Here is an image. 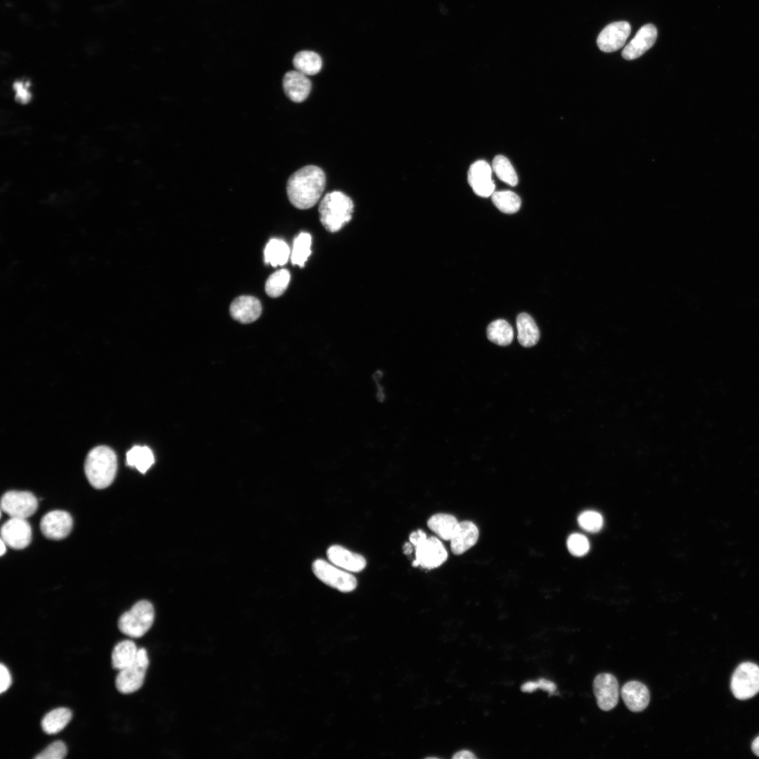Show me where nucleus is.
Returning <instances> with one entry per match:
<instances>
[{"label": "nucleus", "instance_id": "f257e3e1", "mask_svg": "<svg viewBox=\"0 0 759 759\" xmlns=\"http://www.w3.org/2000/svg\"><path fill=\"white\" fill-rule=\"evenodd\" d=\"M325 174L315 165L303 167L293 173L287 183V193L291 204L306 209L320 200L325 187Z\"/></svg>", "mask_w": 759, "mask_h": 759}, {"label": "nucleus", "instance_id": "f03ea898", "mask_svg": "<svg viewBox=\"0 0 759 759\" xmlns=\"http://www.w3.org/2000/svg\"><path fill=\"white\" fill-rule=\"evenodd\" d=\"M117 469L115 452L109 447L100 446L87 455L84 464L85 474L92 486L103 489L113 481Z\"/></svg>", "mask_w": 759, "mask_h": 759}, {"label": "nucleus", "instance_id": "7ed1b4c3", "mask_svg": "<svg viewBox=\"0 0 759 759\" xmlns=\"http://www.w3.org/2000/svg\"><path fill=\"white\" fill-rule=\"evenodd\" d=\"M320 221L330 232L339 231L351 219L353 203L351 199L340 191L327 193L320 202Z\"/></svg>", "mask_w": 759, "mask_h": 759}, {"label": "nucleus", "instance_id": "20e7f679", "mask_svg": "<svg viewBox=\"0 0 759 759\" xmlns=\"http://www.w3.org/2000/svg\"><path fill=\"white\" fill-rule=\"evenodd\" d=\"M155 618L153 604L147 600L136 602L130 610L119 617V630L131 637L138 638L144 635L151 628Z\"/></svg>", "mask_w": 759, "mask_h": 759}, {"label": "nucleus", "instance_id": "39448f33", "mask_svg": "<svg viewBox=\"0 0 759 759\" xmlns=\"http://www.w3.org/2000/svg\"><path fill=\"white\" fill-rule=\"evenodd\" d=\"M314 575L325 584L343 592H351L357 586L356 578L330 562L318 559L313 562Z\"/></svg>", "mask_w": 759, "mask_h": 759}, {"label": "nucleus", "instance_id": "423d86ee", "mask_svg": "<svg viewBox=\"0 0 759 759\" xmlns=\"http://www.w3.org/2000/svg\"><path fill=\"white\" fill-rule=\"evenodd\" d=\"M148 664L146 650L144 648L139 649L134 662L119 670L115 679L117 690L122 694H130L138 690L143 684Z\"/></svg>", "mask_w": 759, "mask_h": 759}, {"label": "nucleus", "instance_id": "0eeeda50", "mask_svg": "<svg viewBox=\"0 0 759 759\" xmlns=\"http://www.w3.org/2000/svg\"><path fill=\"white\" fill-rule=\"evenodd\" d=\"M731 689L740 700L754 696L759 692V666L751 662L741 663L732 675Z\"/></svg>", "mask_w": 759, "mask_h": 759}, {"label": "nucleus", "instance_id": "6e6552de", "mask_svg": "<svg viewBox=\"0 0 759 759\" xmlns=\"http://www.w3.org/2000/svg\"><path fill=\"white\" fill-rule=\"evenodd\" d=\"M37 507V499L28 491H11L1 497V510L11 517L26 519L34 514Z\"/></svg>", "mask_w": 759, "mask_h": 759}, {"label": "nucleus", "instance_id": "1a4fd4ad", "mask_svg": "<svg viewBox=\"0 0 759 759\" xmlns=\"http://www.w3.org/2000/svg\"><path fill=\"white\" fill-rule=\"evenodd\" d=\"M414 547L415 557L412 564L413 566L435 569L443 564L448 557L446 548L436 537L427 538Z\"/></svg>", "mask_w": 759, "mask_h": 759}, {"label": "nucleus", "instance_id": "9d476101", "mask_svg": "<svg viewBox=\"0 0 759 759\" xmlns=\"http://www.w3.org/2000/svg\"><path fill=\"white\" fill-rule=\"evenodd\" d=\"M1 539L13 549L26 547L32 540V529L25 519L11 517L1 528Z\"/></svg>", "mask_w": 759, "mask_h": 759}, {"label": "nucleus", "instance_id": "9b49d317", "mask_svg": "<svg viewBox=\"0 0 759 759\" xmlns=\"http://www.w3.org/2000/svg\"><path fill=\"white\" fill-rule=\"evenodd\" d=\"M593 690L598 706L602 711L614 708L618 700V684L614 675L599 674L594 680Z\"/></svg>", "mask_w": 759, "mask_h": 759}, {"label": "nucleus", "instance_id": "f8f14e48", "mask_svg": "<svg viewBox=\"0 0 759 759\" xmlns=\"http://www.w3.org/2000/svg\"><path fill=\"white\" fill-rule=\"evenodd\" d=\"M71 515L62 510H54L45 514L40 523L42 533L47 538L60 540L67 537L72 528Z\"/></svg>", "mask_w": 759, "mask_h": 759}, {"label": "nucleus", "instance_id": "ddd939ff", "mask_svg": "<svg viewBox=\"0 0 759 759\" xmlns=\"http://www.w3.org/2000/svg\"><path fill=\"white\" fill-rule=\"evenodd\" d=\"M630 31L631 27L628 22H612L599 33L597 39V46L604 52L616 51L624 45Z\"/></svg>", "mask_w": 759, "mask_h": 759}, {"label": "nucleus", "instance_id": "4468645a", "mask_svg": "<svg viewBox=\"0 0 759 759\" xmlns=\"http://www.w3.org/2000/svg\"><path fill=\"white\" fill-rule=\"evenodd\" d=\"M491 167L484 160H478L470 166L468 183L477 195L487 197L494 193L495 186L491 179Z\"/></svg>", "mask_w": 759, "mask_h": 759}, {"label": "nucleus", "instance_id": "2eb2a0df", "mask_svg": "<svg viewBox=\"0 0 759 759\" xmlns=\"http://www.w3.org/2000/svg\"><path fill=\"white\" fill-rule=\"evenodd\" d=\"M657 30L652 24L642 26L634 38L625 46L622 56L625 60H634L642 56L655 43Z\"/></svg>", "mask_w": 759, "mask_h": 759}, {"label": "nucleus", "instance_id": "dca6fc26", "mask_svg": "<svg viewBox=\"0 0 759 759\" xmlns=\"http://www.w3.org/2000/svg\"><path fill=\"white\" fill-rule=\"evenodd\" d=\"M327 556L331 563L351 573L360 572L366 566V560L362 555L340 545L330 546Z\"/></svg>", "mask_w": 759, "mask_h": 759}, {"label": "nucleus", "instance_id": "f3484780", "mask_svg": "<svg viewBox=\"0 0 759 759\" xmlns=\"http://www.w3.org/2000/svg\"><path fill=\"white\" fill-rule=\"evenodd\" d=\"M283 87L286 96L292 101L300 103L306 99L311 90V82L306 74L292 70L285 73Z\"/></svg>", "mask_w": 759, "mask_h": 759}, {"label": "nucleus", "instance_id": "a211bd4d", "mask_svg": "<svg viewBox=\"0 0 759 759\" xmlns=\"http://www.w3.org/2000/svg\"><path fill=\"white\" fill-rule=\"evenodd\" d=\"M261 304L258 299L252 296H240L235 299L230 306L233 318L242 323L255 321L261 313Z\"/></svg>", "mask_w": 759, "mask_h": 759}, {"label": "nucleus", "instance_id": "6ab92c4d", "mask_svg": "<svg viewBox=\"0 0 759 759\" xmlns=\"http://www.w3.org/2000/svg\"><path fill=\"white\" fill-rule=\"evenodd\" d=\"M621 696L625 706L632 712H640L648 706L650 694L647 687L640 682L630 681L621 689Z\"/></svg>", "mask_w": 759, "mask_h": 759}, {"label": "nucleus", "instance_id": "aec40b11", "mask_svg": "<svg viewBox=\"0 0 759 759\" xmlns=\"http://www.w3.org/2000/svg\"><path fill=\"white\" fill-rule=\"evenodd\" d=\"M478 538L479 530L474 523L469 521L459 522L450 540L452 552L458 555L465 552L476 544Z\"/></svg>", "mask_w": 759, "mask_h": 759}, {"label": "nucleus", "instance_id": "412c9836", "mask_svg": "<svg viewBox=\"0 0 759 759\" xmlns=\"http://www.w3.org/2000/svg\"><path fill=\"white\" fill-rule=\"evenodd\" d=\"M517 337L520 344L524 347H531L537 344L540 338V331L532 317L521 313L517 317Z\"/></svg>", "mask_w": 759, "mask_h": 759}, {"label": "nucleus", "instance_id": "4be33fe9", "mask_svg": "<svg viewBox=\"0 0 759 759\" xmlns=\"http://www.w3.org/2000/svg\"><path fill=\"white\" fill-rule=\"evenodd\" d=\"M138 649L131 640H123L117 643L112 652V667L120 670L134 662Z\"/></svg>", "mask_w": 759, "mask_h": 759}, {"label": "nucleus", "instance_id": "5701e85b", "mask_svg": "<svg viewBox=\"0 0 759 759\" xmlns=\"http://www.w3.org/2000/svg\"><path fill=\"white\" fill-rule=\"evenodd\" d=\"M458 524L459 522L454 516L444 513L434 514L427 521L428 527L444 540L451 539Z\"/></svg>", "mask_w": 759, "mask_h": 759}, {"label": "nucleus", "instance_id": "b1692460", "mask_svg": "<svg viewBox=\"0 0 759 759\" xmlns=\"http://www.w3.org/2000/svg\"><path fill=\"white\" fill-rule=\"evenodd\" d=\"M72 714L67 708H58L48 712L41 720L43 731L54 734L61 731L70 721Z\"/></svg>", "mask_w": 759, "mask_h": 759}, {"label": "nucleus", "instance_id": "393cba45", "mask_svg": "<svg viewBox=\"0 0 759 759\" xmlns=\"http://www.w3.org/2000/svg\"><path fill=\"white\" fill-rule=\"evenodd\" d=\"M290 255L287 244L281 239L273 238L268 241L264 249V260L272 266H283Z\"/></svg>", "mask_w": 759, "mask_h": 759}, {"label": "nucleus", "instance_id": "a878e982", "mask_svg": "<svg viewBox=\"0 0 759 759\" xmlns=\"http://www.w3.org/2000/svg\"><path fill=\"white\" fill-rule=\"evenodd\" d=\"M322 64L320 56L311 51H299L293 58V65L296 70L306 75L318 73L321 70Z\"/></svg>", "mask_w": 759, "mask_h": 759}, {"label": "nucleus", "instance_id": "bb28decb", "mask_svg": "<svg viewBox=\"0 0 759 759\" xmlns=\"http://www.w3.org/2000/svg\"><path fill=\"white\" fill-rule=\"evenodd\" d=\"M154 461L153 453L147 446H135L126 453V464L141 473L146 472Z\"/></svg>", "mask_w": 759, "mask_h": 759}, {"label": "nucleus", "instance_id": "cd10ccee", "mask_svg": "<svg viewBox=\"0 0 759 759\" xmlns=\"http://www.w3.org/2000/svg\"><path fill=\"white\" fill-rule=\"evenodd\" d=\"M488 339L500 346L509 345L513 340L514 331L509 323L498 319L491 323L487 327Z\"/></svg>", "mask_w": 759, "mask_h": 759}, {"label": "nucleus", "instance_id": "c85d7f7f", "mask_svg": "<svg viewBox=\"0 0 759 759\" xmlns=\"http://www.w3.org/2000/svg\"><path fill=\"white\" fill-rule=\"evenodd\" d=\"M491 200L494 205L505 214H514L521 207L520 197L510 190L494 191Z\"/></svg>", "mask_w": 759, "mask_h": 759}, {"label": "nucleus", "instance_id": "c756f323", "mask_svg": "<svg viewBox=\"0 0 759 759\" xmlns=\"http://www.w3.org/2000/svg\"><path fill=\"white\" fill-rule=\"evenodd\" d=\"M311 236L307 233H301L294 240L291 261L294 265L303 267L310 256Z\"/></svg>", "mask_w": 759, "mask_h": 759}, {"label": "nucleus", "instance_id": "7c9ffc66", "mask_svg": "<svg viewBox=\"0 0 759 759\" xmlns=\"http://www.w3.org/2000/svg\"><path fill=\"white\" fill-rule=\"evenodd\" d=\"M492 169L502 181L514 186L518 183L517 173L509 160L503 155L495 156L492 162Z\"/></svg>", "mask_w": 759, "mask_h": 759}, {"label": "nucleus", "instance_id": "2f4dec72", "mask_svg": "<svg viewBox=\"0 0 759 759\" xmlns=\"http://www.w3.org/2000/svg\"><path fill=\"white\" fill-rule=\"evenodd\" d=\"M290 280V273L286 269H280L271 274L265 285L266 294L271 297H278L287 289Z\"/></svg>", "mask_w": 759, "mask_h": 759}, {"label": "nucleus", "instance_id": "473e14b6", "mask_svg": "<svg viewBox=\"0 0 759 759\" xmlns=\"http://www.w3.org/2000/svg\"><path fill=\"white\" fill-rule=\"evenodd\" d=\"M603 517L597 512L586 510L578 517V525L585 531L595 533L601 530L603 526Z\"/></svg>", "mask_w": 759, "mask_h": 759}, {"label": "nucleus", "instance_id": "72a5a7b5", "mask_svg": "<svg viewBox=\"0 0 759 759\" xmlns=\"http://www.w3.org/2000/svg\"><path fill=\"white\" fill-rule=\"evenodd\" d=\"M30 86L31 83L27 79H18L13 81L11 89L14 93V99L17 103L27 105L32 100V94L30 89Z\"/></svg>", "mask_w": 759, "mask_h": 759}, {"label": "nucleus", "instance_id": "f704fd0d", "mask_svg": "<svg viewBox=\"0 0 759 759\" xmlns=\"http://www.w3.org/2000/svg\"><path fill=\"white\" fill-rule=\"evenodd\" d=\"M567 547L573 555L581 557L589 551L590 543L584 535L573 533L568 538Z\"/></svg>", "mask_w": 759, "mask_h": 759}, {"label": "nucleus", "instance_id": "c9c22d12", "mask_svg": "<svg viewBox=\"0 0 759 759\" xmlns=\"http://www.w3.org/2000/svg\"><path fill=\"white\" fill-rule=\"evenodd\" d=\"M67 747L62 741H56L48 745L34 757L35 759H62L67 755Z\"/></svg>", "mask_w": 759, "mask_h": 759}, {"label": "nucleus", "instance_id": "e433bc0d", "mask_svg": "<svg viewBox=\"0 0 759 759\" xmlns=\"http://www.w3.org/2000/svg\"><path fill=\"white\" fill-rule=\"evenodd\" d=\"M11 684V677L8 668L3 664L0 665V692L6 691Z\"/></svg>", "mask_w": 759, "mask_h": 759}, {"label": "nucleus", "instance_id": "4c0bfd02", "mask_svg": "<svg viewBox=\"0 0 759 759\" xmlns=\"http://www.w3.org/2000/svg\"><path fill=\"white\" fill-rule=\"evenodd\" d=\"M427 537L426 533L422 530H417L410 534L409 542L415 547Z\"/></svg>", "mask_w": 759, "mask_h": 759}, {"label": "nucleus", "instance_id": "58836bf2", "mask_svg": "<svg viewBox=\"0 0 759 759\" xmlns=\"http://www.w3.org/2000/svg\"><path fill=\"white\" fill-rule=\"evenodd\" d=\"M538 688L548 692L550 694H554L557 689L556 685L548 680L540 679L537 681Z\"/></svg>", "mask_w": 759, "mask_h": 759}, {"label": "nucleus", "instance_id": "ea45409f", "mask_svg": "<svg viewBox=\"0 0 759 759\" xmlns=\"http://www.w3.org/2000/svg\"><path fill=\"white\" fill-rule=\"evenodd\" d=\"M476 758L474 754L468 750H461L453 756V759H474Z\"/></svg>", "mask_w": 759, "mask_h": 759}, {"label": "nucleus", "instance_id": "a19ab883", "mask_svg": "<svg viewBox=\"0 0 759 759\" xmlns=\"http://www.w3.org/2000/svg\"><path fill=\"white\" fill-rule=\"evenodd\" d=\"M538 688L537 682L528 681L523 684L521 690L525 692H532Z\"/></svg>", "mask_w": 759, "mask_h": 759}, {"label": "nucleus", "instance_id": "79ce46f5", "mask_svg": "<svg viewBox=\"0 0 759 759\" xmlns=\"http://www.w3.org/2000/svg\"><path fill=\"white\" fill-rule=\"evenodd\" d=\"M752 750L753 753L759 757V736L753 740L752 743Z\"/></svg>", "mask_w": 759, "mask_h": 759}, {"label": "nucleus", "instance_id": "37998d69", "mask_svg": "<svg viewBox=\"0 0 759 759\" xmlns=\"http://www.w3.org/2000/svg\"><path fill=\"white\" fill-rule=\"evenodd\" d=\"M413 545L409 542L406 543L403 547V553L406 554H410L413 550Z\"/></svg>", "mask_w": 759, "mask_h": 759}, {"label": "nucleus", "instance_id": "c03bdc74", "mask_svg": "<svg viewBox=\"0 0 759 759\" xmlns=\"http://www.w3.org/2000/svg\"><path fill=\"white\" fill-rule=\"evenodd\" d=\"M6 544L4 543V541L2 539H1V551H0L1 556H3L4 554L6 552Z\"/></svg>", "mask_w": 759, "mask_h": 759}]
</instances>
